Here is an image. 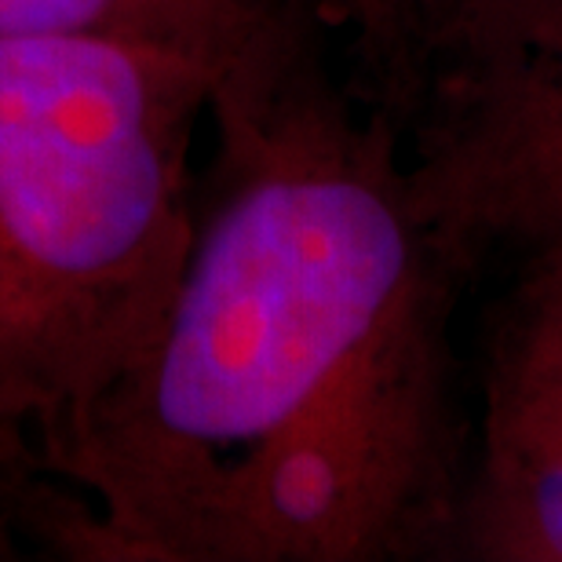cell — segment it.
<instances>
[{
    "mask_svg": "<svg viewBox=\"0 0 562 562\" xmlns=\"http://www.w3.org/2000/svg\"><path fill=\"white\" fill-rule=\"evenodd\" d=\"M37 449L30 438L0 431V559H19L33 544V508L41 497Z\"/></svg>",
    "mask_w": 562,
    "mask_h": 562,
    "instance_id": "cell-8",
    "label": "cell"
},
{
    "mask_svg": "<svg viewBox=\"0 0 562 562\" xmlns=\"http://www.w3.org/2000/svg\"><path fill=\"white\" fill-rule=\"evenodd\" d=\"M475 442L562 449V245L512 260L486 307Z\"/></svg>",
    "mask_w": 562,
    "mask_h": 562,
    "instance_id": "cell-4",
    "label": "cell"
},
{
    "mask_svg": "<svg viewBox=\"0 0 562 562\" xmlns=\"http://www.w3.org/2000/svg\"><path fill=\"white\" fill-rule=\"evenodd\" d=\"M223 70L165 44L0 37V431L37 449L154 340Z\"/></svg>",
    "mask_w": 562,
    "mask_h": 562,
    "instance_id": "cell-2",
    "label": "cell"
},
{
    "mask_svg": "<svg viewBox=\"0 0 562 562\" xmlns=\"http://www.w3.org/2000/svg\"><path fill=\"white\" fill-rule=\"evenodd\" d=\"M449 555L562 562V449L471 442Z\"/></svg>",
    "mask_w": 562,
    "mask_h": 562,
    "instance_id": "cell-6",
    "label": "cell"
},
{
    "mask_svg": "<svg viewBox=\"0 0 562 562\" xmlns=\"http://www.w3.org/2000/svg\"><path fill=\"white\" fill-rule=\"evenodd\" d=\"M387 114L424 220L475 278L562 245V0H446Z\"/></svg>",
    "mask_w": 562,
    "mask_h": 562,
    "instance_id": "cell-3",
    "label": "cell"
},
{
    "mask_svg": "<svg viewBox=\"0 0 562 562\" xmlns=\"http://www.w3.org/2000/svg\"><path fill=\"white\" fill-rule=\"evenodd\" d=\"M289 15V0H0V37L139 41L231 66Z\"/></svg>",
    "mask_w": 562,
    "mask_h": 562,
    "instance_id": "cell-5",
    "label": "cell"
},
{
    "mask_svg": "<svg viewBox=\"0 0 562 562\" xmlns=\"http://www.w3.org/2000/svg\"><path fill=\"white\" fill-rule=\"evenodd\" d=\"M176 292L139 362L37 446V544L183 562L227 482L336 413L457 373L475 274L424 220L398 125L289 15L220 74Z\"/></svg>",
    "mask_w": 562,
    "mask_h": 562,
    "instance_id": "cell-1",
    "label": "cell"
},
{
    "mask_svg": "<svg viewBox=\"0 0 562 562\" xmlns=\"http://www.w3.org/2000/svg\"><path fill=\"white\" fill-rule=\"evenodd\" d=\"M406 4V26H409V55H413V44H417L420 30L431 22V15L438 8L446 4V0H402ZM409 55H406V66H409Z\"/></svg>",
    "mask_w": 562,
    "mask_h": 562,
    "instance_id": "cell-9",
    "label": "cell"
},
{
    "mask_svg": "<svg viewBox=\"0 0 562 562\" xmlns=\"http://www.w3.org/2000/svg\"><path fill=\"white\" fill-rule=\"evenodd\" d=\"M289 8L344 52L347 77L369 103H395L409 55L402 0H289Z\"/></svg>",
    "mask_w": 562,
    "mask_h": 562,
    "instance_id": "cell-7",
    "label": "cell"
}]
</instances>
